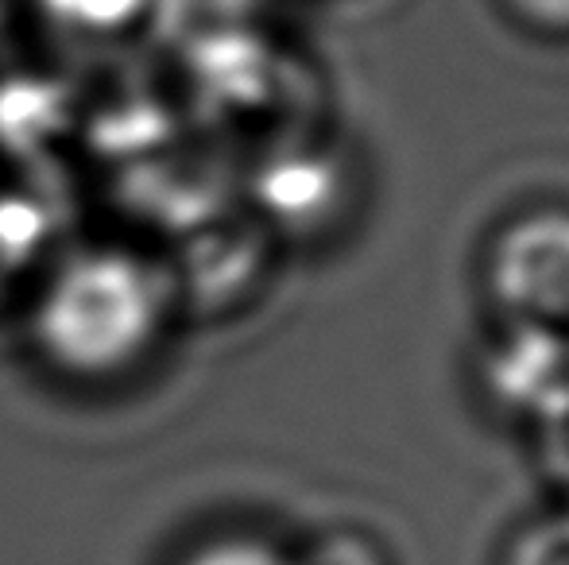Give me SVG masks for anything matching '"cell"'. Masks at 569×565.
I'll return each mask as SVG.
<instances>
[{"label": "cell", "instance_id": "6da1fadb", "mask_svg": "<svg viewBox=\"0 0 569 565\" xmlns=\"http://www.w3.org/2000/svg\"><path fill=\"white\" fill-rule=\"evenodd\" d=\"M174 306L171 268L120 244H82L39 283L28 337L51 372L106 384L148 361Z\"/></svg>", "mask_w": 569, "mask_h": 565}, {"label": "cell", "instance_id": "7a4b0ae2", "mask_svg": "<svg viewBox=\"0 0 569 565\" xmlns=\"http://www.w3.org/2000/svg\"><path fill=\"white\" fill-rule=\"evenodd\" d=\"M485 294L503 333L569 353V210L508 221L488 249Z\"/></svg>", "mask_w": 569, "mask_h": 565}, {"label": "cell", "instance_id": "3957f363", "mask_svg": "<svg viewBox=\"0 0 569 565\" xmlns=\"http://www.w3.org/2000/svg\"><path fill=\"white\" fill-rule=\"evenodd\" d=\"M341 194L338 159L307 143H291L279 155H268L256 179L263 229H318Z\"/></svg>", "mask_w": 569, "mask_h": 565}, {"label": "cell", "instance_id": "277c9868", "mask_svg": "<svg viewBox=\"0 0 569 565\" xmlns=\"http://www.w3.org/2000/svg\"><path fill=\"white\" fill-rule=\"evenodd\" d=\"M206 249L182 252L179 268L171 272L174 302H202L221 306L252 286V272L260 264L256 233H206Z\"/></svg>", "mask_w": 569, "mask_h": 565}, {"label": "cell", "instance_id": "5b68a950", "mask_svg": "<svg viewBox=\"0 0 569 565\" xmlns=\"http://www.w3.org/2000/svg\"><path fill=\"white\" fill-rule=\"evenodd\" d=\"M43 4L51 8V20L62 28V36L109 43L136 36L156 0H43Z\"/></svg>", "mask_w": 569, "mask_h": 565}, {"label": "cell", "instance_id": "8992f818", "mask_svg": "<svg viewBox=\"0 0 569 565\" xmlns=\"http://www.w3.org/2000/svg\"><path fill=\"white\" fill-rule=\"evenodd\" d=\"M47 244V221L28 198L0 194V294L8 291Z\"/></svg>", "mask_w": 569, "mask_h": 565}, {"label": "cell", "instance_id": "52a82bcc", "mask_svg": "<svg viewBox=\"0 0 569 565\" xmlns=\"http://www.w3.org/2000/svg\"><path fill=\"white\" fill-rule=\"evenodd\" d=\"M500 565H569V507L519 527Z\"/></svg>", "mask_w": 569, "mask_h": 565}, {"label": "cell", "instance_id": "ba28073f", "mask_svg": "<svg viewBox=\"0 0 569 565\" xmlns=\"http://www.w3.org/2000/svg\"><path fill=\"white\" fill-rule=\"evenodd\" d=\"M179 565H299L295 551H283L260 535H213L187 551Z\"/></svg>", "mask_w": 569, "mask_h": 565}, {"label": "cell", "instance_id": "9c48e42d", "mask_svg": "<svg viewBox=\"0 0 569 565\" xmlns=\"http://www.w3.org/2000/svg\"><path fill=\"white\" fill-rule=\"evenodd\" d=\"M299 565H391L388 554L380 551L376 538H368L365 531L333 527L322 531L315 543H307L295 554Z\"/></svg>", "mask_w": 569, "mask_h": 565}, {"label": "cell", "instance_id": "30bf717a", "mask_svg": "<svg viewBox=\"0 0 569 565\" xmlns=\"http://www.w3.org/2000/svg\"><path fill=\"white\" fill-rule=\"evenodd\" d=\"M511 28L547 43H569V0H496Z\"/></svg>", "mask_w": 569, "mask_h": 565}, {"label": "cell", "instance_id": "8fae6325", "mask_svg": "<svg viewBox=\"0 0 569 565\" xmlns=\"http://www.w3.org/2000/svg\"><path fill=\"white\" fill-rule=\"evenodd\" d=\"M542 453H547V468L555 481L569 492V400L558 411L542 418Z\"/></svg>", "mask_w": 569, "mask_h": 565}]
</instances>
